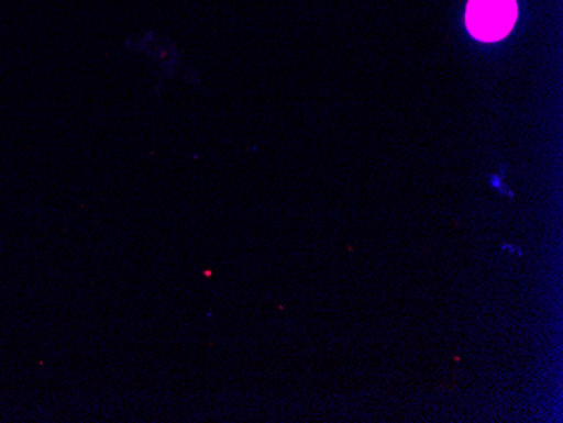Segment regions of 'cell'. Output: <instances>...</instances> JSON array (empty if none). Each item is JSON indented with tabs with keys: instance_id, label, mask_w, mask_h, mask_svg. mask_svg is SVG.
I'll return each instance as SVG.
<instances>
[{
	"instance_id": "6da1fadb",
	"label": "cell",
	"mask_w": 563,
	"mask_h": 423,
	"mask_svg": "<svg viewBox=\"0 0 563 423\" xmlns=\"http://www.w3.org/2000/svg\"><path fill=\"white\" fill-rule=\"evenodd\" d=\"M517 14V0H470L467 30L476 40L495 43L514 30Z\"/></svg>"
}]
</instances>
